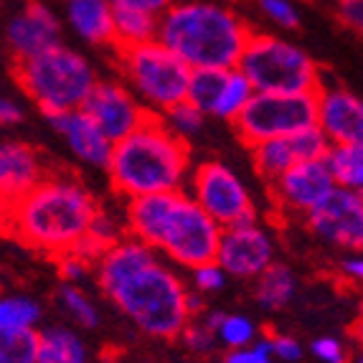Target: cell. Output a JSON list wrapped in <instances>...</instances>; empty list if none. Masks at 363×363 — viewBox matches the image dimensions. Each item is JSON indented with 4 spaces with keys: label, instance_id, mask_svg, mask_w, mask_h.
Segmentation results:
<instances>
[{
    "label": "cell",
    "instance_id": "cell-45",
    "mask_svg": "<svg viewBox=\"0 0 363 363\" xmlns=\"http://www.w3.org/2000/svg\"><path fill=\"white\" fill-rule=\"evenodd\" d=\"M356 363H363V356H361V358H358V361H356Z\"/></svg>",
    "mask_w": 363,
    "mask_h": 363
},
{
    "label": "cell",
    "instance_id": "cell-10",
    "mask_svg": "<svg viewBox=\"0 0 363 363\" xmlns=\"http://www.w3.org/2000/svg\"><path fill=\"white\" fill-rule=\"evenodd\" d=\"M191 196L224 229L257 224V208L247 183L218 160L196 165L191 173Z\"/></svg>",
    "mask_w": 363,
    "mask_h": 363
},
{
    "label": "cell",
    "instance_id": "cell-12",
    "mask_svg": "<svg viewBox=\"0 0 363 363\" xmlns=\"http://www.w3.org/2000/svg\"><path fill=\"white\" fill-rule=\"evenodd\" d=\"M82 109L97 122L99 130L115 145L143 128L147 117L152 115L138 99V94L122 82H99Z\"/></svg>",
    "mask_w": 363,
    "mask_h": 363
},
{
    "label": "cell",
    "instance_id": "cell-32",
    "mask_svg": "<svg viewBox=\"0 0 363 363\" xmlns=\"http://www.w3.org/2000/svg\"><path fill=\"white\" fill-rule=\"evenodd\" d=\"M257 328L255 323L249 320L247 315H226L221 328H218V340L224 345H229V351L236 348H247V345H255Z\"/></svg>",
    "mask_w": 363,
    "mask_h": 363
},
{
    "label": "cell",
    "instance_id": "cell-26",
    "mask_svg": "<svg viewBox=\"0 0 363 363\" xmlns=\"http://www.w3.org/2000/svg\"><path fill=\"white\" fill-rule=\"evenodd\" d=\"M255 94H257V89H255V84L249 82L247 74H244L239 67L231 69L229 79H226L224 94H221V99H218L213 117H216V120L236 122L239 117H242L244 109L249 107V102L255 99Z\"/></svg>",
    "mask_w": 363,
    "mask_h": 363
},
{
    "label": "cell",
    "instance_id": "cell-34",
    "mask_svg": "<svg viewBox=\"0 0 363 363\" xmlns=\"http://www.w3.org/2000/svg\"><path fill=\"white\" fill-rule=\"evenodd\" d=\"M259 8L267 18L272 21L274 26H279V28H297L300 26V16H297L290 0H259Z\"/></svg>",
    "mask_w": 363,
    "mask_h": 363
},
{
    "label": "cell",
    "instance_id": "cell-16",
    "mask_svg": "<svg viewBox=\"0 0 363 363\" xmlns=\"http://www.w3.org/2000/svg\"><path fill=\"white\" fill-rule=\"evenodd\" d=\"M318 128L333 145L363 143V99L338 84L318 89Z\"/></svg>",
    "mask_w": 363,
    "mask_h": 363
},
{
    "label": "cell",
    "instance_id": "cell-27",
    "mask_svg": "<svg viewBox=\"0 0 363 363\" xmlns=\"http://www.w3.org/2000/svg\"><path fill=\"white\" fill-rule=\"evenodd\" d=\"M231 69H199L191 77V89H188V102H194L201 112L213 117L216 104L224 94L226 79Z\"/></svg>",
    "mask_w": 363,
    "mask_h": 363
},
{
    "label": "cell",
    "instance_id": "cell-8",
    "mask_svg": "<svg viewBox=\"0 0 363 363\" xmlns=\"http://www.w3.org/2000/svg\"><path fill=\"white\" fill-rule=\"evenodd\" d=\"M239 69L249 77L257 91H318L323 86L320 74L310 54L285 38L272 33H255L244 51Z\"/></svg>",
    "mask_w": 363,
    "mask_h": 363
},
{
    "label": "cell",
    "instance_id": "cell-36",
    "mask_svg": "<svg viewBox=\"0 0 363 363\" xmlns=\"http://www.w3.org/2000/svg\"><path fill=\"white\" fill-rule=\"evenodd\" d=\"M56 262H59V274L69 285L82 282V279L86 277V272H89V262L82 259L77 252H67V255L56 257Z\"/></svg>",
    "mask_w": 363,
    "mask_h": 363
},
{
    "label": "cell",
    "instance_id": "cell-13",
    "mask_svg": "<svg viewBox=\"0 0 363 363\" xmlns=\"http://www.w3.org/2000/svg\"><path fill=\"white\" fill-rule=\"evenodd\" d=\"M272 186V199L277 201L279 208L290 213H313L335 194V176L328 160H305V163L292 165L287 173L277 178Z\"/></svg>",
    "mask_w": 363,
    "mask_h": 363
},
{
    "label": "cell",
    "instance_id": "cell-33",
    "mask_svg": "<svg viewBox=\"0 0 363 363\" xmlns=\"http://www.w3.org/2000/svg\"><path fill=\"white\" fill-rule=\"evenodd\" d=\"M226 279H229V274H226V269L218 262H206V264L196 267V269H191V282H194L196 292H218L224 290Z\"/></svg>",
    "mask_w": 363,
    "mask_h": 363
},
{
    "label": "cell",
    "instance_id": "cell-35",
    "mask_svg": "<svg viewBox=\"0 0 363 363\" xmlns=\"http://www.w3.org/2000/svg\"><path fill=\"white\" fill-rule=\"evenodd\" d=\"M183 340H186V345L191 348V351H196V353H211L213 348H216L218 335L213 333L206 323L199 320V323H188V328L183 330Z\"/></svg>",
    "mask_w": 363,
    "mask_h": 363
},
{
    "label": "cell",
    "instance_id": "cell-14",
    "mask_svg": "<svg viewBox=\"0 0 363 363\" xmlns=\"http://www.w3.org/2000/svg\"><path fill=\"white\" fill-rule=\"evenodd\" d=\"M6 43L16 64L61 46V23L43 0H26L6 23Z\"/></svg>",
    "mask_w": 363,
    "mask_h": 363
},
{
    "label": "cell",
    "instance_id": "cell-21",
    "mask_svg": "<svg viewBox=\"0 0 363 363\" xmlns=\"http://www.w3.org/2000/svg\"><path fill=\"white\" fill-rule=\"evenodd\" d=\"M160 33V16L135 8H115V46L133 49L143 43L157 41Z\"/></svg>",
    "mask_w": 363,
    "mask_h": 363
},
{
    "label": "cell",
    "instance_id": "cell-9",
    "mask_svg": "<svg viewBox=\"0 0 363 363\" xmlns=\"http://www.w3.org/2000/svg\"><path fill=\"white\" fill-rule=\"evenodd\" d=\"M239 138L249 147L277 138H292L318 125V91H257L255 99L234 122Z\"/></svg>",
    "mask_w": 363,
    "mask_h": 363
},
{
    "label": "cell",
    "instance_id": "cell-1",
    "mask_svg": "<svg viewBox=\"0 0 363 363\" xmlns=\"http://www.w3.org/2000/svg\"><path fill=\"white\" fill-rule=\"evenodd\" d=\"M125 229L186 269L216 262L224 226H218L191 194H152L128 199Z\"/></svg>",
    "mask_w": 363,
    "mask_h": 363
},
{
    "label": "cell",
    "instance_id": "cell-41",
    "mask_svg": "<svg viewBox=\"0 0 363 363\" xmlns=\"http://www.w3.org/2000/svg\"><path fill=\"white\" fill-rule=\"evenodd\" d=\"M26 120V109L21 107L16 99L11 97H3L0 99V122L6 125V128H13V125H21Z\"/></svg>",
    "mask_w": 363,
    "mask_h": 363
},
{
    "label": "cell",
    "instance_id": "cell-44",
    "mask_svg": "<svg viewBox=\"0 0 363 363\" xmlns=\"http://www.w3.org/2000/svg\"><path fill=\"white\" fill-rule=\"evenodd\" d=\"M356 333H358V340H361V343H363V320L358 323V330H356Z\"/></svg>",
    "mask_w": 363,
    "mask_h": 363
},
{
    "label": "cell",
    "instance_id": "cell-39",
    "mask_svg": "<svg viewBox=\"0 0 363 363\" xmlns=\"http://www.w3.org/2000/svg\"><path fill=\"white\" fill-rule=\"evenodd\" d=\"M272 351L274 358L285 363H295L303 358V345L297 343L295 338H290V335H272Z\"/></svg>",
    "mask_w": 363,
    "mask_h": 363
},
{
    "label": "cell",
    "instance_id": "cell-23",
    "mask_svg": "<svg viewBox=\"0 0 363 363\" xmlns=\"http://www.w3.org/2000/svg\"><path fill=\"white\" fill-rule=\"evenodd\" d=\"M38 363H89L84 340L69 328H46L41 330Z\"/></svg>",
    "mask_w": 363,
    "mask_h": 363
},
{
    "label": "cell",
    "instance_id": "cell-42",
    "mask_svg": "<svg viewBox=\"0 0 363 363\" xmlns=\"http://www.w3.org/2000/svg\"><path fill=\"white\" fill-rule=\"evenodd\" d=\"M340 269L348 279L363 285V252H356V255H348L343 262H340Z\"/></svg>",
    "mask_w": 363,
    "mask_h": 363
},
{
    "label": "cell",
    "instance_id": "cell-31",
    "mask_svg": "<svg viewBox=\"0 0 363 363\" xmlns=\"http://www.w3.org/2000/svg\"><path fill=\"white\" fill-rule=\"evenodd\" d=\"M163 117V122L168 125L173 133L178 135L181 140H188V138H194V135H199L201 130H203V125H206V112H201L199 107H196L194 102H181L176 104L173 109H168Z\"/></svg>",
    "mask_w": 363,
    "mask_h": 363
},
{
    "label": "cell",
    "instance_id": "cell-7",
    "mask_svg": "<svg viewBox=\"0 0 363 363\" xmlns=\"http://www.w3.org/2000/svg\"><path fill=\"white\" fill-rule=\"evenodd\" d=\"M117 61L128 86L152 115H165L188 99L194 69L165 43L150 41L133 49H117Z\"/></svg>",
    "mask_w": 363,
    "mask_h": 363
},
{
    "label": "cell",
    "instance_id": "cell-18",
    "mask_svg": "<svg viewBox=\"0 0 363 363\" xmlns=\"http://www.w3.org/2000/svg\"><path fill=\"white\" fill-rule=\"evenodd\" d=\"M43 181H46L43 163L33 147L26 145V143H18V140H6L0 145V194H3V206L16 203Z\"/></svg>",
    "mask_w": 363,
    "mask_h": 363
},
{
    "label": "cell",
    "instance_id": "cell-4",
    "mask_svg": "<svg viewBox=\"0 0 363 363\" xmlns=\"http://www.w3.org/2000/svg\"><path fill=\"white\" fill-rule=\"evenodd\" d=\"M109 181L125 199L183 191L191 173V152L160 115H150L140 130L117 143L107 165Z\"/></svg>",
    "mask_w": 363,
    "mask_h": 363
},
{
    "label": "cell",
    "instance_id": "cell-19",
    "mask_svg": "<svg viewBox=\"0 0 363 363\" xmlns=\"http://www.w3.org/2000/svg\"><path fill=\"white\" fill-rule=\"evenodd\" d=\"M152 262H157L155 249L147 247V244L140 242V239H135V236H128V239L117 242L115 247L109 249L107 255L97 262V282L104 295L109 297L130 274H135L138 269H143V267L152 264Z\"/></svg>",
    "mask_w": 363,
    "mask_h": 363
},
{
    "label": "cell",
    "instance_id": "cell-38",
    "mask_svg": "<svg viewBox=\"0 0 363 363\" xmlns=\"http://www.w3.org/2000/svg\"><path fill=\"white\" fill-rule=\"evenodd\" d=\"M338 16L348 28L363 38V0H338Z\"/></svg>",
    "mask_w": 363,
    "mask_h": 363
},
{
    "label": "cell",
    "instance_id": "cell-5",
    "mask_svg": "<svg viewBox=\"0 0 363 363\" xmlns=\"http://www.w3.org/2000/svg\"><path fill=\"white\" fill-rule=\"evenodd\" d=\"M109 300L152 338H176L191 323L188 290L168 264L157 259L130 274Z\"/></svg>",
    "mask_w": 363,
    "mask_h": 363
},
{
    "label": "cell",
    "instance_id": "cell-37",
    "mask_svg": "<svg viewBox=\"0 0 363 363\" xmlns=\"http://www.w3.org/2000/svg\"><path fill=\"white\" fill-rule=\"evenodd\" d=\"M313 356L320 358L323 363H345V348L338 338H318L313 340Z\"/></svg>",
    "mask_w": 363,
    "mask_h": 363
},
{
    "label": "cell",
    "instance_id": "cell-29",
    "mask_svg": "<svg viewBox=\"0 0 363 363\" xmlns=\"http://www.w3.org/2000/svg\"><path fill=\"white\" fill-rule=\"evenodd\" d=\"M38 330H0V363H38Z\"/></svg>",
    "mask_w": 363,
    "mask_h": 363
},
{
    "label": "cell",
    "instance_id": "cell-2",
    "mask_svg": "<svg viewBox=\"0 0 363 363\" xmlns=\"http://www.w3.org/2000/svg\"><path fill=\"white\" fill-rule=\"evenodd\" d=\"M94 196L74 178L46 176L30 194L6 206V226L21 244L46 255H67L97 216Z\"/></svg>",
    "mask_w": 363,
    "mask_h": 363
},
{
    "label": "cell",
    "instance_id": "cell-28",
    "mask_svg": "<svg viewBox=\"0 0 363 363\" xmlns=\"http://www.w3.org/2000/svg\"><path fill=\"white\" fill-rule=\"evenodd\" d=\"M41 305L28 295H8L0 300V330H36Z\"/></svg>",
    "mask_w": 363,
    "mask_h": 363
},
{
    "label": "cell",
    "instance_id": "cell-30",
    "mask_svg": "<svg viewBox=\"0 0 363 363\" xmlns=\"http://www.w3.org/2000/svg\"><path fill=\"white\" fill-rule=\"evenodd\" d=\"M59 303H61V308L69 313V318H72L74 323H79L82 328L99 325L97 305L91 303L89 297L79 290L77 285H69V282H64V285H61V290H59Z\"/></svg>",
    "mask_w": 363,
    "mask_h": 363
},
{
    "label": "cell",
    "instance_id": "cell-11",
    "mask_svg": "<svg viewBox=\"0 0 363 363\" xmlns=\"http://www.w3.org/2000/svg\"><path fill=\"white\" fill-rule=\"evenodd\" d=\"M308 226L320 242L345 252H363V194L335 188V194L313 213H308Z\"/></svg>",
    "mask_w": 363,
    "mask_h": 363
},
{
    "label": "cell",
    "instance_id": "cell-25",
    "mask_svg": "<svg viewBox=\"0 0 363 363\" xmlns=\"http://www.w3.org/2000/svg\"><path fill=\"white\" fill-rule=\"evenodd\" d=\"M325 160L330 165V170H333L338 188L361 191L363 194V143L333 145Z\"/></svg>",
    "mask_w": 363,
    "mask_h": 363
},
{
    "label": "cell",
    "instance_id": "cell-6",
    "mask_svg": "<svg viewBox=\"0 0 363 363\" xmlns=\"http://www.w3.org/2000/svg\"><path fill=\"white\" fill-rule=\"evenodd\" d=\"M16 82L46 117L82 109L99 84L91 64L64 43L13 67Z\"/></svg>",
    "mask_w": 363,
    "mask_h": 363
},
{
    "label": "cell",
    "instance_id": "cell-24",
    "mask_svg": "<svg viewBox=\"0 0 363 363\" xmlns=\"http://www.w3.org/2000/svg\"><path fill=\"white\" fill-rule=\"evenodd\" d=\"M295 290H297V279L290 267L272 264L264 274L257 277L255 297L262 310L274 313V310L285 308V305L290 303L292 297H295Z\"/></svg>",
    "mask_w": 363,
    "mask_h": 363
},
{
    "label": "cell",
    "instance_id": "cell-43",
    "mask_svg": "<svg viewBox=\"0 0 363 363\" xmlns=\"http://www.w3.org/2000/svg\"><path fill=\"white\" fill-rule=\"evenodd\" d=\"M201 308H203V300H201L196 292H188V313H191V318H194Z\"/></svg>",
    "mask_w": 363,
    "mask_h": 363
},
{
    "label": "cell",
    "instance_id": "cell-22",
    "mask_svg": "<svg viewBox=\"0 0 363 363\" xmlns=\"http://www.w3.org/2000/svg\"><path fill=\"white\" fill-rule=\"evenodd\" d=\"M252 160H255L257 173H259L267 183H274L282 173H287L292 165L303 163L295 138H277V140L259 143V145L252 147Z\"/></svg>",
    "mask_w": 363,
    "mask_h": 363
},
{
    "label": "cell",
    "instance_id": "cell-3",
    "mask_svg": "<svg viewBox=\"0 0 363 363\" xmlns=\"http://www.w3.org/2000/svg\"><path fill=\"white\" fill-rule=\"evenodd\" d=\"M252 36L255 33L231 8L213 0H188L173 3L160 16L157 41L199 72L236 69Z\"/></svg>",
    "mask_w": 363,
    "mask_h": 363
},
{
    "label": "cell",
    "instance_id": "cell-40",
    "mask_svg": "<svg viewBox=\"0 0 363 363\" xmlns=\"http://www.w3.org/2000/svg\"><path fill=\"white\" fill-rule=\"evenodd\" d=\"M115 8H135V11H147L155 16H163L173 3L170 0H109Z\"/></svg>",
    "mask_w": 363,
    "mask_h": 363
},
{
    "label": "cell",
    "instance_id": "cell-15",
    "mask_svg": "<svg viewBox=\"0 0 363 363\" xmlns=\"http://www.w3.org/2000/svg\"><path fill=\"white\" fill-rule=\"evenodd\" d=\"M274 244L259 224L224 229L216 262L229 277L257 279L274 264Z\"/></svg>",
    "mask_w": 363,
    "mask_h": 363
},
{
    "label": "cell",
    "instance_id": "cell-17",
    "mask_svg": "<svg viewBox=\"0 0 363 363\" xmlns=\"http://www.w3.org/2000/svg\"><path fill=\"white\" fill-rule=\"evenodd\" d=\"M46 120L64 138V143H67V147L77 160H82L84 165H91V168L107 170L115 143L99 130V125L86 115L84 109L61 112V115L46 117Z\"/></svg>",
    "mask_w": 363,
    "mask_h": 363
},
{
    "label": "cell",
    "instance_id": "cell-20",
    "mask_svg": "<svg viewBox=\"0 0 363 363\" xmlns=\"http://www.w3.org/2000/svg\"><path fill=\"white\" fill-rule=\"evenodd\" d=\"M69 28L91 46L115 43V6L109 0H64Z\"/></svg>",
    "mask_w": 363,
    "mask_h": 363
}]
</instances>
